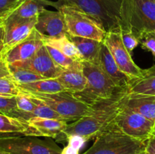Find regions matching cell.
I'll use <instances>...</instances> for the list:
<instances>
[{"mask_svg":"<svg viewBox=\"0 0 155 154\" xmlns=\"http://www.w3.org/2000/svg\"><path fill=\"white\" fill-rule=\"evenodd\" d=\"M127 94V89L123 90L112 98L92 104V110L87 115L68 124L63 134L59 137L66 139L67 136L77 134L86 140L95 138L113 123Z\"/></svg>","mask_w":155,"mask_h":154,"instance_id":"1","label":"cell"},{"mask_svg":"<svg viewBox=\"0 0 155 154\" xmlns=\"http://www.w3.org/2000/svg\"><path fill=\"white\" fill-rule=\"evenodd\" d=\"M145 146L146 141L127 135L113 122L83 154H140L145 150Z\"/></svg>","mask_w":155,"mask_h":154,"instance_id":"2","label":"cell"},{"mask_svg":"<svg viewBox=\"0 0 155 154\" xmlns=\"http://www.w3.org/2000/svg\"><path fill=\"white\" fill-rule=\"evenodd\" d=\"M82 69L87 79V85L83 91L74 95L89 105L92 106L101 100L112 98L121 91L126 90L119 88L99 64L83 61Z\"/></svg>","mask_w":155,"mask_h":154,"instance_id":"3","label":"cell"},{"mask_svg":"<svg viewBox=\"0 0 155 154\" xmlns=\"http://www.w3.org/2000/svg\"><path fill=\"white\" fill-rule=\"evenodd\" d=\"M122 30H130L136 36L143 32H155V2L122 0Z\"/></svg>","mask_w":155,"mask_h":154,"instance_id":"4","label":"cell"},{"mask_svg":"<svg viewBox=\"0 0 155 154\" xmlns=\"http://www.w3.org/2000/svg\"><path fill=\"white\" fill-rule=\"evenodd\" d=\"M21 93L43 102L67 122L78 120L92 110V106L66 91L52 94L31 93L21 91Z\"/></svg>","mask_w":155,"mask_h":154,"instance_id":"5","label":"cell"},{"mask_svg":"<svg viewBox=\"0 0 155 154\" xmlns=\"http://www.w3.org/2000/svg\"><path fill=\"white\" fill-rule=\"evenodd\" d=\"M75 6L95 18L107 32H120L121 2L118 0H71L68 4Z\"/></svg>","mask_w":155,"mask_h":154,"instance_id":"6","label":"cell"},{"mask_svg":"<svg viewBox=\"0 0 155 154\" xmlns=\"http://www.w3.org/2000/svg\"><path fill=\"white\" fill-rule=\"evenodd\" d=\"M57 10L64 17L68 35L103 42L107 31L97 20L75 6L61 5Z\"/></svg>","mask_w":155,"mask_h":154,"instance_id":"7","label":"cell"},{"mask_svg":"<svg viewBox=\"0 0 155 154\" xmlns=\"http://www.w3.org/2000/svg\"><path fill=\"white\" fill-rule=\"evenodd\" d=\"M0 150L13 154H61L62 149L50 139L30 135L0 136Z\"/></svg>","mask_w":155,"mask_h":154,"instance_id":"8","label":"cell"},{"mask_svg":"<svg viewBox=\"0 0 155 154\" xmlns=\"http://www.w3.org/2000/svg\"><path fill=\"white\" fill-rule=\"evenodd\" d=\"M114 123L124 134L137 140L146 141L153 134L154 122L123 104Z\"/></svg>","mask_w":155,"mask_h":154,"instance_id":"9","label":"cell"},{"mask_svg":"<svg viewBox=\"0 0 155 154\" xmlns=\"http://www.w3.org/2000/svg\"><path fill=\"white\" fill-rule=\"evenodd\" d=\"M103 42L124 73L131 79L138 78L142 75L143 69L133 61L131 54L123 43L120 32H107Z\"/></svg>","mask_w":155,"mask_h":154,"instance_id":"10","label":"cell"},{"mask_svg":"<svg viewBox=\"0 0 155 154\" xmlns=\"http://www.w3.org/2000/svg\"><path fill=\"white\" fill-rule=\"evenodd\" d=\"M36 21L37 18L24 19L8 15L1 21L5 30V52L30 36Z\"/></svg>","mask_w":155,"mask_h":154,"instance_id":"11","label":"cell"},{"mask_svg":"<svg viewBox=\"0 0 155 154\" xmlns=\"http://www.w3.org/2000/svg\"><path fill=\"white\" fill-rule=\"evenodd\" d=\"M35 30L43 40L58 39L68 35L64 17L60 11L44 8L37 17Z\"/></svg>","mask_w":155,"mask_h":154,"instance_id":"12","label":"cell"},{"mask_svg":"<svg viewBox=\"0 0 155 154\" xmlns=\"http://www.w3.org/2000/svg\"><path fill=\"white\" fill-rule=\"evenodd\" d=\"M11 64L30 69L44 79H57L64 70L54 63L45 45L42 46L31 58Z\"/></svg>","mask_w":155,"mask_h":154,"instance_id":"13","label":"cell"},{"mask_svg":"<svg viewBox=\"0 0 155 154\" xmlns=\"http://www.w3.org/2000/svg\"><path fill=\"white\" fill-rule=\"evenodd\" d=\"M44 45L43 39L34 28L29 37L6 51L4 58L8 64L25 61L31 58Z\"/></svg>","mask_w":155,"mask_h":154,"instance_id":"14","label":"cell"},{"mask_svg":"<svg viewBox=\"0 0 155 154\" xmlns=\"http://www.w3.org/2000/svg\"><path fill=\"white\" fill-rule=\"evenodd\" d=\"M98 64L119 88L127 89L132 79L121 70L104 42L100 51Z\"/></svg>","mask_w":155,"mask_h":154,"instance_id":"15","label":"cell"},{"mask_svg":"<svg viewBox=\"0 0 155 154\" xmlns=\"http://www.w3.org/2000/svg\"><path fill=\"white\" fill-rule=\"evenodd\" d=\"M32 130V136L57 138L68 127V122L60 119L32 117L27 121Z\"/></svg>","mask_w":155,"mask_h":154,"instance_id":"16","label":"cell"},{"mask_svg":"<svg viewBox=\"0 0 155 154\" xmlns=\"http://www.w3.org/2000/svg\"><path fill=\"white\" fill-rule=\"evenodd\" d=\"M123 105L155 122V95L127 93Z\"/></svg>","mask_w":155,"mask_h":154,"instance_id":"17","label":"cell"},{"mask_svg":"<svg viewBox=\"0 0 155 154\" xmlns=\"http://www.w3.org/2000/svg\"><path fill=\"white\" fill-rule=\"evenodd\" d=\"M68 36L78 49L83 61L99 63L100 51L103 42L80 36Z\"/></svg>","mask_w":155,"mask_h":154,"instance_id":"18","label":"cell"},{"mask_svg":"<svg viewBox=\"0 0 155 154\" xmlns=\"http://www.w3.org/2000/svg\"><path fill=\"white\" fill-rule=\"evenodd\" d=\"M127 93L155 95V65L143 69L142 75L132 79L127 87Z\"/></svg>","mask_w":155,"mask_h":154,"instance_id":"19","label":"cell"},{"mask_svg":"<svg viewBox=\"0 0 155 154\" xmlns=\"http://www.w3.org/2000/svg\"><path fill=\"white\" fill-rule=\"evenodd\" d=\"M57 79L66 91L73 94L83 91L87 85V79L82 69L63 70Z\"/></svg>","mask_w":155,"mask_h":154,"instance_id":"20","label":"cell"},{"mask_svg":"<svg viewBox=\"0 0 155 154\" xmlns=\"http://www.w3.org/2000/svg\"><path fill=\"white\" fill-rule=\"evenodd\" d=\"M30 135L32 130L27 121L0 113V136Z\"/></svg>","mask_w":155,"mask_h":154,"instance_id":"21","label":"cell"},{"mask_svg":"<svg viewBox=\"0 0 155 154\" xmlns=\"http://www.w3.org/2000/svg\"><path fill=\"white\" fill-rule=\"evenodd\" d=\"M55 2L48 0H24L10 14L24 19L37 18L45 6L54 7Z\"/></svg>","mask_w":155,"mask_h":154,"instance_id":"22","label":"cell"},{"mask_svg":"<svg viewBox=\"0 0 155 154\" xmlns=\"http://www.w3.org/2000/svg\"><path fill=\"white\" fill-rule=\"evenodd\" d=\"M21 91L39 94H52L64 91L65 89L57 79H45L27 84L18 85Z\"/></svg>","mask_w":155,"mask_h":154,"instance_id":"23","label":"cell"},{"mask_svg":"<svg viewBox=\"0 0 155 154\" xmlns=\"http://www.w3.org/2000/svg\"><path fill=\"white\" fill-rule=\"evenodd\" d=\"M44 43H45V45H50V46L57 48L61 52L64 54L68 57L72 58L73 60L83 62V59H82L78 49L74 45V42L70 39L68 35L58 38V39L45 40Z\"/></svg>","mask_w":155,"mask_h":154,"instance_id":"24","label":"cell"},{"mask_svg":"<svg viewBox=\"0 0 155 154\" xmlns=\"http://www.w3.org/2000/svg\"><path fill=\"white\" fill-rule=\"evenodd\" d=\"M45 45L54 63L62 69L67 70V69H82V62L73 60L72 58L65 55L54 47L47 45Z\"/></svg>","mask_w":155,"mask_h":154,"instance_id":"25","label":"cell"},{"mask_svg":"<svg viewBox=\"0 0 155 154\" xmlns=\"http://www.w3.org/2000/svg\"><path fill=\"white\" fill-rule=\"evenodd\" d=\"M0 113L27 122L32 118L30 115L18 110L16 97L0 96Z\"/></svg>","mask_w":155,"mask_h":154,"instance_id":"26","label":"cell"},{"mask_svg":"<svg viewBox=\"0 0 155 154\" xmlns=\"http://www.w3.org/2000/svg\"><path fill=\"white\" fill-rule=\"evenodd\" d=\"M8 66L11 75L15 81L18 83V85L27 84V83H31L41 79H45L43 77L30 69H24V68L17 66L13 64H8Z\"/></svg>","mask_w":155,"mask_h":154,"instance_id":"27","label":"cell"},{"mask_svg":"<svg viewBox=\"0 0 155 154\" xmlns=\"http://www.w3.org/2000/svg\"><path fill=\"white\" fill-rule=\"evenodd\" d=\"M21 91L12 75L0 79V96L17 97Z\"/></svg>","mask_w":155,"mask_h":154,"instance_id":"28","label":"cell"},{"mask_svg":"<svg viewBox=\"0 0 155 154\" xmlns=\"http://www.w3.org/2000/svg\"><path fill=\"white\" fill-rule=\"evenodd\" d=\"M29 97V96H28ZM36 103V107L34 111L32 113L33 117H39V118H47V119H63L55 111L50 108L48 106L44 104L42 101H39L35 98H30Z\"/></svg>","mask_w":155,"mask_h":154,"instance_id":"29","label":"cell"},{"mask_svg":"<svg viewBox=\"0 0 155 154\" xmlns=\"http://www.w3.org/2000/svg\"><path fill=\"white\" fill-rule=\"evenodd\" d=\"M16 101L17 107H18V110L27 115H30L31 117H33L32 113L34 111L36 107V104L34 101L30 97L27 96L21 92L19 95L16 97Z\"/></svg>","mask_w":155,"mask_h":154,"instance_id":"30","label":"cell"},{"mask_svg":"<svg viewBox=\"0 0 155 154\" xmlns=\"http://www.w3.org/2000/svg\"><path fill=\"white\" fill-rule=\"evenodd\" d=\"M142 48L150 51L155 57V32H143L138 36Z\"/></svg>","mask_w":155,"mask_h":154,"instance_id":"31","label":"cell"},{"mask_svg":"<svg viewBox=\"0 0 155 154\" xmlns=\"http://www.w3.org/2000/svg\"><path fill=\"white\" fill-rule=\"evenodd\" d=\"M120 33L121 39H122V42L124 46L127 48L129 52H133V50L139 44V41L137 36L130 30H121Z\"/></svg>","mask_w":155,"mask_h":154,"instance_id":"32","label":"cell"},{"mask_svg":"<svg viewBox=\"0 0 155 154\" xmlns=\"http://www.w3.org/2000/svg\"><path fill=\"white\" fill-rule=\"evenodd\" d=\"M24 0H0V15L1 21L10 14Z\"/></svg>","mask_w":155,"mask_h":154,"instance_id":"33","label":"cell"},{"mask_svg":"<svg viewBox=\"0 0 155 154\" xmlns=\"http://www.w3.org/2000/svg\"><path fill=\"white\" fill-rule=\"evenodd\" d=\"M66 139L68 142V144L79 150H80L83 147L85 143L87 141L84 137L80 135H77V134L67 136Z\"/></svg>","mask_w":155,"mask_h":154,"instance_id":"34","label":"cell"},{"mask_svg":"<svg viewBox=\"0 0 155 154\" xmlns=\"http://www.w3.org/2000/svg\"><path fill=\"white\" fill-rule=\"evenodd\" d=\"M5 54V30L2 24H0V60L4 59Z\"/></svg>","mask_w":155,"mask_h":154,"instance_id":"35","label":"cell"},{"mask_svg":"<svg viewBox=\"0 0 155 154\" xmlns=\"http://www.w3.org/2000/svg\"><path fill=\"white\" fill-rule=\"evenodd\" d=\"M11 72L9 69L8 63L5 61V60L2 59L0 60V79L3 78V77L10 76Z\"/></svg>","mask_w":155,"mask_h":154,"instance_id":"36","label":"cell"},{"mask_svg":"<svg viewBox=\"0 0 155 154\" xmlns=\"http://www.w3.org/2000/svg\"><path fill=\"white\" fill-rule=\"evenodd\" d=\"M145 152L149 154H155V135L154 134L146 140Z\"/></svg>","mask_w":155,"mask_h":154,"instance_id":"37","label":"cell"},{"mask_svg":"<svg viewBox=\"0 0 155 154\" xmlns=\"http://www.w3.org/2000/svg\"><path fill=\"white\" fill-rule=\"evenodd\" d=\"M61 154H80V150L68 144L64 149H62Z\"/></svg>","mask_w":155,"mask_h":154,"instance_id":"38","label":"cell"},{"mask_svg":"<svg viewBox=\"0 0 155 154\" xmlns=\"http://www.w3.org/2000/svg\"><path fill=\"white\" fill-rule=\"evenodd\" d=\"M0 154H13V153H11V152H5V151H3V150H0Z\"/></svg>","mask_w":155,"mask_h":154,"instance_id":"39","label":"cell"},{"mask_svg":"<svg viewBox=\"0 0 155 154\" xmlns=\"http://www.w3.org/2000/svg\"><path fill=\"white\" fill-rule=\"evenodd\" d=\"M153 134L155 135V122H154V129H153Z\"/></svg>","mask_w":155,"mask_h":154,"instance_id":"40","label":"cell"},{"mask_svg":"<svg viewBox=\"0 0 155 154\" xmlns=\"http://www.w3.org/2000/svg\"><path fill=\"white\" fill-rule=\"evenodd\" d=\"M140 154H149V153H148V152H145V151H144V152H142V153H140Z\"/></svg>","mask_w":155,"mask_h":154,"instance_id":"41","label":"cell"},{"mask_svg":"<svg viewBox=\"0 0 155 154\" xmlns=\"http://www.w3.org/2000/svg\"><path fill=\"white\" fill-rule=\"evenodd\" d=\"M1 19H2V17H1V15H0V23H1Z\"/></svg>","mask_w":155,"mask_h":154,"instance_id":"42","label":"cell"},{"mask_svg":"<svg viewBox=\"0 0 155 154\" xmlns=\"http://www.w3.org/2000/svg\"><path fill=\"white\" fill-rule=\"evenodd\" d=\"M118 1H120V2H122V0H118Z\"/></svg>","mask_w":155,"mask_h":154,"instance_id":"43","label":"cell"},{"mask_svg":"<svg viewBox=\"0 0 155 154\" xmlns=\"http://www.w3.org/2000/svg\"><path fill=\"white\" fill-rule=\"evenodd\" d=\"M151 1H153V2H155V0H151Z\"/></svg>","mask_w":155,"mask_h":154,"instance_id":"44","label":"cell"},{"mask_svg":"<svg viewBox=\"0 0 155 154\" xmlns=\"http://www.w3.org/2000/svg\"><path fill=\"white\" fill-rule=\"evenodd\" d=\"M0 24H1V23H0Z\"/></svg>","mask_w":155,"mask_h":154,"instance_id":"45","label":"cell"}]
</instances>
